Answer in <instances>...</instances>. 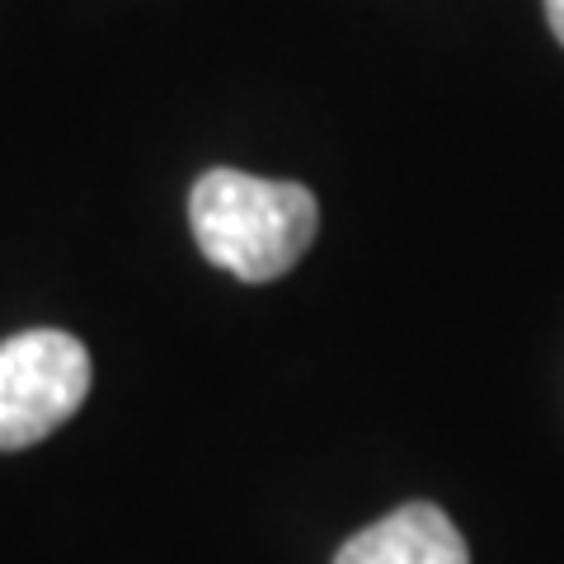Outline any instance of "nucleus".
Masks as SVG:
<instances>
[{"label": "nucleus", "mask_w": 564, "mask_h": 564, "mask_svg": "<svg viewBox=\"0 0 564 564\" xmlns=\"http://www.w3.org/2000/svg\"><path fill=\"white\" fill-rule=\"evenodd\" d=\"M334 564H470V551L437 503H404L362 527Z\"/></svg>", "instance_id": "nucleus-3"}, {"label": "nucleus", "mask_w": 564, "mask_h": 564, "mask_svg": "<svg viewBox=\"0 0 564 564\" xmlns=\"http://www.w3.org/2000/svg\"><path fill=\"white\" fill-rule=\"evenodd\" d=\"M90 352L66 329H24L0 344V452L57 433L90 395Z\"/></svg>", "instance_id": "nucleus-2"}, {"label": "nucleus", "mask_w": 564, "mask_h": 564, "mask_svg": "<svg viewBox=\"0 0 564 564\" xmlns=\"http://www.w3.org/2000/svg\"><path fill=\"white\" fill-rule=\"evenodd\" d=\"M188 221L207 263L240 282H273L311 250L321 231V203L306 184L207 170L188 193Z\"/></svg>", "instance_id": "nucleus-1"}, {"label": "nucleus", "mask_w": 564, "mask_h": 564, "mask_svg": "<svg viewBox=\"0 0 564 564\" xmlns=\"http://www.w3.org/2000/svg\"><path fill=\"white\" fill-rule=\"evenodd\" d=\"M545 20H551V33L564 43V0H545Z\"/></svg>", "instance_id": "nucleus-4"}]
</instances>
